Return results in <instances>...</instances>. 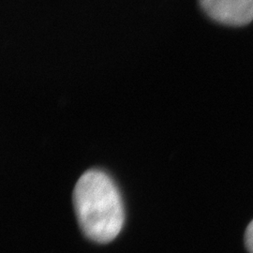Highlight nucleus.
Wrapping results in <instances>:
<instances>
[{"label": "nucleus", "mask_w": 253, "mask_h": 253, "mask_svg": "<svg viewBox=\"0 0 253 253\" xmlns=\"http://www.w3.org/2000/svg\"><path fill=\"white\" fill-rule=\"evenodd\" d=\"M73 202L84 234L92 241L108 243L121 232L125 210L115 182L105 172L89 170L77 182Z\"/></svg>", "instance_id": "obj_1"}, {"label": "nucleus", "mask_w": 253, "mask_h": 253, "mask_svg": "<svg viewBox=\"0 0 253 253\" xmlns=\"http://www.w3.org/2000/svg\"><path fill=\"white\" fill-rule=\"evenodd\" d=\"M201 8L214 21L240 27L253 20V0H199Z\"/></svg>", "instance_id": "obj_2"}, {"label": "nucleus", "mask_w": 253, "mask_h": 253, "mask_svg": "<svg viewBox=\"0 0 253 253\" xmlns=\"http://www.w3.org/2000/svg\"><path fill=\"white\" fill-rule=\"evenodd\" d=\"M245 244L249 253H253V219L247 227L245 233Z\"/></svg>", "instance_id": "obj_3"}]
</instances>
